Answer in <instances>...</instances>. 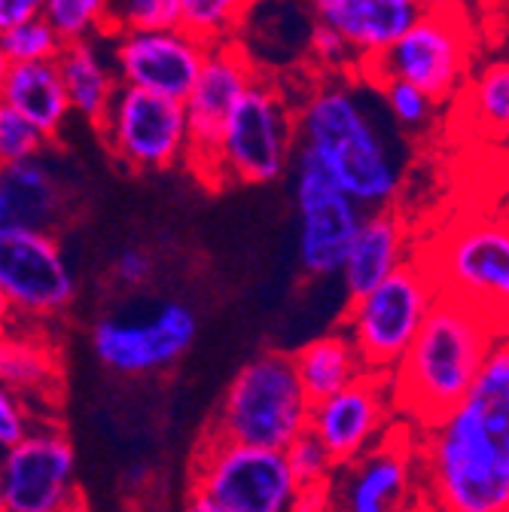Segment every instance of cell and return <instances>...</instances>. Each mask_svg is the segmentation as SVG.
Returning a JSON list of instances; mask_svg holds the SVG:
<instances>
[{
    "label": "cell",
    "mask_w": 509,
    "mask_h": 512,
    "mask_svg": "<svg viewBox=\"0 0 509 512\" xmlns=\"http://www.w3.org/2000/svg\"><path fill=\"white\" fill-rule=\"evenodd\" d=\"M250 0H177V25L202 43L235 40Z\"/></svg>",
    "instance_id": "obj_26"
},
{
    "label": "cell",
    "mask_w": 509,
    "mask_h": 512,
    "mask_svg": "<svg viewBox=\"0 0 509 512\" xmlns=\"http://www.w3.org/2000/svg\"><path fill=\"white\" fill-rule=\"evenodd\" d=\"M77 275L55 232L7 229L0 232V290L22 324H46L65 314L77 299Z\"/></svg>",
    "instance_id": "obj_13"
},
{
    "label": "cell",
    "mask_w": 509,
    "mask_h": 512,
    "mask_svg": "<svg viewBox=\"0 0 509 512\" xmlns=\"http://www.w3.org/2000/svg\"><path fill=\"white\" fill-rule=\"evenodd\" d=\"M113 31L171 28L177 25V0H110Z\"/></svg>",
    "instance_id": "obj_33"
},
{
    "label": "cell",
    "mask_w": 509,
    "mask_h": 512,
    "mask_svg": "<svg viewBox=\"0 0 509 512\" xmlns=\"http://www.w3.org/2000/svg\"><path fill=\"white\" fill-rule=\"evenodd\" d=\"M95 128L113 162L135 174L186 165L189 132L183 101L119 83Z\"/></svg>",
    "instance_id": "obj_10"
},
{
    "label": "cell",
    "mask_w": 509,
    "mask_h": 512,
    "mask_svg": "<svg viewBox=\"0 0 509 512\" xmlns=\"http://www.w3.org/2000/svg\"><path fill=\"white\" fill-rule=\"evenodd\" d=\"M470 113L491 138L509 135V61H491L470 86Z\"/></svg>",
    "instance_id": "obj_27"
},
{
    "label": "cell",
    "mask_w": 509,
    "mask_h": 512,
    "mask_svg": "<svg viewBox=\"0 0 509 512\" xmlns=\"http://www.w3.org/2000/svg\"><path fill=\"white\" fill-rule=\"evenodd\" d=\"M436 296L439 287L430 269L421 263V256H409L385 281L348 299L342 333L351 339L366 372L388 375L397 366Z\"/></svg>",
    "instance_id": "obj_6"
},
{
    "label": "cell",
    "mask_w": 509,
    "mask_h": 512,
    "mask_svg": "<svg viewBox=\"0 0 509 512\" xmlns=\"http://www.w3.org/2000/svg\"><path fill=\"white\" fill-rule=\"evenodd\" d=\"M308 13L351 46L360 74L424 13V7L418 0H308Z\"/></svg>",
    "instance_id": "obj_19"
},
{
    "label": "cell",
    "mask_w": 509,
    "mask_h": 512,
    "mask_svg": "<svg viewBox=\"0 0 509 512\" xmlns=\"http://www.w3.org/2000/svg\"><path fill=\"white\" fill-rule=\"evenodd\" d=\"M199 336V317L183 302H162L141 314H107L92 327V354L104 369L144 378L174 366Z\"/></svg>",
    "instance_id": "obj_12"
},
{
    "label": "cell",
    "mask_w": 509,
    "mask_h": 512,
    "mask_svg": "<svg viewBox=\"0 0 509 512\" xmlns=\"http://www.w3.org/2000/svg\"><path fill=\"white\" fill-rule=\"evenodd\" d=\"M7 512H61L80 497L77 448L49 415L0 452Z\"/></svg>",
    "instance_id": "obj_15"
},
{
    "label": "cell",
    "mask_w": 509,
    "mask_h": 512,
    "mask_svg": "<svg viewBox=\"0 0 509 512\" xmlns=\"http://www.w3.org/2000/svg\"><path fill=\"white\" fill-rule=\"evenodd\" d=\"M296 150L293 101L275 83L260 74L235 101L211 168V189L223 186H263L287 174Z\"/></svg>",
    "instance_id": "obj_5"
},
{
    "label": "cell",
    "mask_w": 509,
    "mask_h": 512,
    "mask_svg": "<svg viewBox=\"0 0 509 512\" xmlns=\"http://www.w3.org/2000/svg\"><path fill=\"white\" fill-rule=\"evenodd\" d=\"M418 256L439 293L464 299L509 333V220L458 223Z\"/></svg>",
    "instance_id": "obj_7"
},
{
    "label": "cell",
    "mask_w": 509,
    "mask_h": 512,
    "mask_svg": "<svg viewBox=\"0 0 509 512\" xmlns=\"http://www.w3.org/2000/svg\"><path fill=\"white\" fill-rule=\"evenodd\" d=\"M0 381L28 400L34 412L40 403L43 412H49L61 397L58 348L37 330V324H13L0 336Z\"/></svg>",
    "instance_id": "obj_22"
},
{
    "label": "cell",
    "mask_w": 509,
    "mask_h": 512,
    "mask_svg": "<svg viewBox=\"0 0 509 512\" xmlns=\"http://www.w3.org/2000/svg\"><path fill=\"white\" fill-rule=\"evenodd\" d=\"M43 4L46 0H0V34L13 25H19V22H25V19L40 16Z\"/></svg>",
    "instance_id": "obj_37"
},
{
    "label": "cell",
    "mask_w": 509,
    "mask_h": 512,
    "mask_svg": "<svg viewBox=\"0 0 509 512\" xmlns=\"http://www.w3.org/2000/svg\"><path fill=\"white\" fill-rule=\"evenodd\" d=\"M333 512H400L421 494L415 427L403 418L327 482Z\"/></svg>",
    "instance_id": "obj_14"
},
{
    "label": "cell",
    "mask_w": 509,
    "mask_h": 512,
    "mask_svg": "<svg viewBox=\"0 0 509 512\" xmlns=\"http://www.w3.org/2000/svg\"><path fill=\"white\" fill-rule=\"evenodd\" d=\"M55 64H58L61 83H65L71 110L83 116L86 122L98 125V119L104 116L119 86L116 68L110 61V49H107V37L65 43Z\"/></svg>",
    "instance_id": "obj_24"
},
{
    "label": "cell",
    "mask_w": 509,
    "mask_h": 512,
    "mask_svg": "<svg viewBox=\"0 0 509 512\" xmlns=\"http://www.w3.org/2000/svg\"><path fill=\"white\" fill-rule=\"evenodd\" d=\"M290 357H293L302 391L308 394L311 403L342 391L345 384H351L357 375L366 372L357 351H354V345H351V339L342 330L305 342Z\"/></svg>",
    "instance_id": "obj_25"
},
{
    "label": "cell",
    "mask_w": 509,
    "mask_h": 512,
    "mask_svg": "<svg viewBox=\"0 0 509 512\" xmlns=\"http://www.w3.org/2000/svg\"><path fill=\"white\" fill-rule=\"evenodd\" d=\"M0 101H7L13 110H19L49 144L61 138L74 113L55 61L10 64L4 89H0Z\"/></svg>",
    "instance_id": "obj_23"
},
{
    "label": "cell",
    "mask_w": 509,
    "mask_h": 512,
    "mask_svg": "<svg viewBox=\"0 0 509 512\" xmlns=\"http://www.w3.org/2000/svg\"><path fill=\"white\" fill-rule=\"evenodd\" d=\"M421 494L439 512H509V333L442 418L415 427Z\"/></svg>",
    "instance_id": "obj_1"
},
{
    "label": "cell",
    "mask_w": 509,
    "mask_h": 512,
    "mask_svg": "<svg viewBox=\"0 0 509 512\" xmlns=\"http://www.w3.org/2000/svg\"><path fill=\"white\" fill-rule=\"evenodd\" d=\"M400 512H439V509H436V506H433V503H430L424 494H418V497H415L412 503H406Z\"/></svg>",
    "instance_id": "obj_42"
},
{
    "label": "cell",
    "mask_w": 509,
    "mask_h": 512,
    "mask_svg": "<svg viewBox=\"0 0 509 512\" xmlns=\"http://www.w3.org/2000/svg\"><path fill=\"white\" fill-rule=\"evenodd\" d=\"M293 205L299 266L308 278H336L366 217L348 192L305 150H293Z\"/></svg>",
    "instance_id": "obj_11"
},
{
    "label": "cell",
    "mask_w": 509,
    "mask_h": 512,
    "mask_svg": "<svg viewBox=\"0 0 509 512\" xmlns=\"http://www.w3.org/2000/svg\"><path fill=\"white\" fill-rule=\"evenodd\" d=\"M61 37L52 31V25L43 16L25 19L13 28L0 34V49H4L10 64H25V61H55L61 52Z\"/></svg>",
    "instance_id": "obj_29"
},
{
    "label": "cell",
    "mask_w": 509,
    "mask_h": 512,
    "mask_svg": "<svg viewBox=\"0 0 509 512\" xmlns=\"http://www.w3.org/2000/svg\"><path fill=\"white\" fill-rule=\"evenodd\" d=\"M497 336L500 330L479 308L439 293L412 345L388 372L397 418L427 427L458 406Z\"/></svg>",
    "instance_id": "obj_3"
},
{
    "label": "cell",
    "mask_w": 509,
    "mask_h": 512,
    "mask_svg": "<svg viewBox=\"0 0 509 512\" xmlns=\"http://www.w3.org/2000/svg\"><path fill=\"white\" fill-rule=\"evenodd\" d=\"M293 116L296 147L321 162L357 205L366 211L394 205L403 186L400 156L348 83H314L293 104Z\"/></svg>",
    "instance_id": "obj_2"
},
{
    "label": "cell",
    "mask_w": 509,
    "mask_h": 512,
    "mask_svg": "<svg viewBox=\"0 0 509 512\" xmlns=\"http://www.w3.org/2000/svg\"><path fill=\"white\" fill-rule=\"evenodd\" d=\"M61 512H95V506H89L86 500H83V494L74 500V503H68L65 509H61Z\"/></svg>",
    "instance_id": "obj_43"
},
{
    "label": "cell",
    "mask_w": 509,
    "mask_h": 512,
    "mask_svg": "<svg viewBox=\"0 0 509 512\" xmlns=\"http://www.w3.org/2000/svg\"><path fill=\"white\" fill-rule=\"evenodd\" d=\"M107 49L119 83L183 101L202 71L208 43L180 25H171L113 31L107 34Z\"/></svg>",
    "instance_id": "obj_17"
},
{
    "label": "cell",
    "mask_w": 509,
    "mask_h": 512,
    "mask_svg": "<svg viewBox=\"0 0 509 512\" xmlns=\"http://www.w3.org/2000/svg\"><path fill=\"white\" fill-rule=\"evenodd\" d=\"M0 512H7V500H4V458H0Z\"/></svg>",
    "instance_id": "obj_45"
},
{
    "label": "cell",
    "mask_w": 509,
    "mask_h": 512,
    "mask_svg": "<svg viewBox=\"0 0 509 512\" xmlns=\"http://www.w3.org/2000/svg\"><path fill=\"white\" fill-rule=\"evenodd\" d=\"M406 260H409V223L391 208L366 211L339 272L348 299L372 290Z\"/></svg>",
    "instance_id": "obj_21"
},
{
    "label": "cell",
    "mask_w": 509,
    "mask_h": 512,
    "mask_svg": "<svg viewBox=\"0 0 509 512\" xmlns=\"http://www.w3.org/2000/svg\"><path fill=\"white\" fill-rule=\"evenodd\" d=\"M46 150H49V141L37 128L7 101H0V168L34 159Z\"/></svg>",
    "instance_id": "obj_31"
},
{
    "label": "cell",
    "mask_w": 509,
    "mask_h": 512,
    "mask_svg": "<svg viewBox=\"0 0 509 512\" xmlns=\"http://www.w3.org/2000/svg\"><path fill=\"white\" fill-rule=\"evenodd\" d=\"M305 55L327 74H357V58L351 46L327 25H317V22L311 25Z\"/></svg>",
    "instance_id": "obj_34"
},
{
    "label": "cell",
    "mask_w": 509,
    "mask_h": 512,
    "mask_svg": "<svg viewBox=\"0 0 509 512\" xmlns=\"http://www.w3.org/2000/svg\"><path fill=\"white\" fill-rule=\"evenodd\" d=\"M13 324H16V317H13V311H10V302H7L4 290H0V336H4Z\"/></svg>",
    "instance_id": "obj_41"
},
{
    "label": "cell",
    "mask_w": 509,
    "mask_h": 512,
    "mask_svg": "<svg viewBox=\"0 0 509 512\" xmlns=\"http://www.w3.org/2000/svg\"><path fill=\"white\" fill-rule=\"evenodd\" d=\"M394 421L397 409L388 375L363 372L351 384H345L342 391L311 403L308 430L324 442L339 467L369 452L394 427Z\"/></svg>",
    "instance_id": "obj_18"
},
{
    "label": "cell",
    "mask_w": 509,
    "mask_h": 512,
    "mask_svg": "<svg viewBox=\"0 0 509 512\" xmlns=\"http://www.w3.org/2000/svg\"><path fill=\"white\" fill-rule=\"evenodd\" d=\"M153 275V256L141 247H122L113 260V278L122 287H144Z\"/></svg>",
    "instance_id": "obj_36"
},
{
    "label": "cell",
    "mask_w": 509,
    "mask_h": 512,
    "mask_svg": "<svg viewBox=\"0 0 509 512\" xmlns=\"http://www.w3.org/2000/svg\"><path fill=\"white\" fill-rule=\"evenodd\" d=\"M284 458H287V467L296 479L299 488H308V485H327L333 470H336V461L330 458V452L324 448V442L317 439L311 430H305L302 436H296L287 448H284Z\"/></svg>",
    "instance_id": "obj_32"
},
{
    "label": "cell",
    "mask_w": 509,
    "mask_h": 512,
    "mask_svg": "<svg viewBox=\"0 0 509 512\" xmlns=\"http://www.w3.org/2000/svg\"><path fill=\"white\" fill-rule=\"evenodd\" d=\"M250 4H257V0H250Z\"/></svg>",
    "instance_id": "obj_46"
},
{
    "label": "cell",
    "mask_w": 509,
    "mask_h": 512,
    "mask_svg": "<svg viewBox=\"0 0 509 512\" xmlns=\"http://www.w3.org/2000/svg\"><path fill=\"white\" fill-rule=\"evenodd\" d=\"M260 77V71L253 68V61L247 52L235 43H214L205 52L202 71L183 98L186 110V132H189V153L186 165L199 180H211L214 168V150L220 141L223 125L235 107V101L247 92V86Z\"/></svg>",
    "instance_id": "obj_16"
},
{
    "label": "cell",
    "mask_w": 509,
    "mask_h": 512,
    "mask_svg": "<svg viewBox=\"0 0 509 512\" xmlns=\"http://www.w3.org/2000/svg\"><path fill=\"white\" fill-rule=\"evenodd\" d=\"M473 31L467 13L424 10L385 52L357 74L369 83L406 80L424 89L436 104L455 98L470 74Z\"/></svg>",
    "instance_id": "obj_9"
},
{
    "label": "cell",
    "mask_w": 509,
    "mask_h": 512,
    "mask_svg": "<svg viewBox=\"0 0 509 512\" xmlns=\"http://www.w3.org/2000/svg\"><path fill=\"white\" fill-rule=\"evenodd\" d=\"M71 211L65 177L46 153L0 168V232L43 229L55 232Z\"/></svg>",
    "instance_id": "obj_20"
},
{
    "label": "cell",
    "mask_w": 509,
    "mask_h": 512,
    "mask_svg": "<svg viewBox=\"0 0 509 512\" xmlns=\"http://www.w3.org/2000/svg\"><path fill=\"white\" fill-rule=\"evenodd\" d=\"M308 415L311 400L299 384L293 357L263 351L235 372L205 433L284 452L308 430Z\"/></svg>",
    "instance_id": "obj_4"
},
{
    "label": "cell",
    "mask_w": 509,
    "mask_h": 512,
    "mask_svg": "<svg viewBox=\"0 0 509 512\" xmlns=\"http://www.w3.org/2000/svg\"><path fill=\"white\" fill-rule=\"evenodd\" d=\"M424 10H455V13H467V7L473 0H418Z\"/></svg>",
    "instance_id": "obj_40"
},
{
    "label": "cell",
    "mask_w": 509,
    "mask_h": 512,
    "mask_svg": "<svg viewBox=\"0 0 509 512\" xmlns=\"http://www.w3.org/2000/svg\"><path fill=\"white\" fill-rule=\"evenodd\" d=\"M61 43L98 40L113 34L110 0H46L40 13Z\"/></svg>",
    "instance_id": "obj_28"
},
{
    "label": "cell",
    "mask_w": 509,
    "mask_h": 512,
    "mask_svg": "<svg viewBox=\"0 0 509 512\" xmlns=\"http://www.w3.org/2000/svg\"><path fill=\"white\" fill-rule=\"evenodd\" d=\"M375 86L381 89V98H385V107H388L391 119L400 128H406V132H418V128H424L433 119L436 101L424 89H418V86H412L406 80H394V77L391 80H378Z\"/></svg>",
    "instance_id": "obj_30"
},
{
    "label": "cell",
    "mask_w": 509,
    "mask_h": 512,
    "mask_svg": "<svg viewBox=\"0 0 509 512\" xmlns=\"http://www.w3.org/2000/svg\"><path fill=\"white\" fill-rule=\"evenodd\" d=\"M290 512H333L327 485H308V488H299Z\"/></svg>",
    "instance_id": "obj_38"
},
{
    "label": "cell",
    "mask_w": 509,
    "mask_h": 512,
    "mask_svg": "<svg viewBox=\"0 0 509 512\" xmlns=\"http://www.w3.org/2000/svg\"><path fill=\"white\" fill-rule=\"evenodd\" d=\"M7 71H10V61L4 55V49H0V89H4V80H7Z\"/></svg>",
    "instance_id": "obj_44"
},
{
    "label": "cell",
    "mask_w": 509,
    "mask_h": 512,
    "mask_svg": "<svg viewBox=\"0 0 509 512\" xmlns=\"http://www.w3.org/2000/svg\"><path fill=\"white\" fill-rule=\"evenodd\" d=\"M296 491L281 448L205 433L189 464V494H205L229 512H290Z\"/></svg>",
    "instance_id": "obj_8"
},
{
    "label": "cell",
    "mask_w": 509,
    "mask_h": 512,
    "mask_svg": "<svg viewBox=\"0 0 509 512\" xmlns=\"http://www.w3.org/2000/svg\"><path fill=\"white\" fill-rule=\"evenodd\" d=\"M37 418L40 415L31 409V403L22 400L16 391H10L7 384L0 381V452L10 448L13 442H19Z\"/></svg>",
    "instance_id": "obj_35"
},
{
    "label": "cell",
    "mask_w": 509,
    "mask_h": 512,
    "mask_svg": "<svg viewBox=\"0 0 509 512\" xmlns=\"http://www.w3.org/2000/svg\"><path fill=\"white\" fill-rule=\"evenodd\" d=\"M183 512H229V509H226V506H220V503H214V500H211V497H205V494H189V500H186Z\"/></svg>",
    "instance_id": "obj_39"
}]
</instances>
